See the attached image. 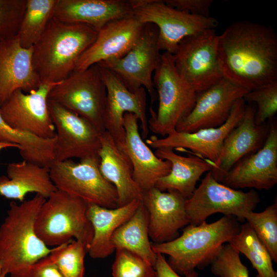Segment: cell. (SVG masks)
Listing matches in <instances>:
<instances>
[{
	"label": "cell",
	"instance_id": "obj_1",
	"mask_svg": "<svg viewBox=\"0 0 277 277\" xmlns=\"http://www.w3.org/2000/svg\"><path fill=\"white\" fill-rule=\"evenodd\" d=\"M223 78L249 91L277 82V35L270 26L239 21L217 35Z\"/></svg>",
	"mask_w": 277,
	"mask_h": 277
},
{
	"label": "cell",
	"instance_id": "obj_2",
	"mask_svg": "<svg viewBox=\"0 0 277 277\" xmlns=\"http://www.w3.org/2000/svg\"><path fill=\"white\" fill-rule=\"evenodd\" d=\"M46 200L36 194L21 204L10 203L0 226V265L10 277H28L30 267L53 250L37 236L34 229L36 215Z\"/></svg>",
	"mask_w": 277,
	"mask_h": 277
},
{
	"label": "cell",
	"instance_id": "obj_3",
	"mask_svg": "<svg viewBox=\"0 0 277 277\" xmlns=\"http://www.w3.org/2000/svg\"><path fill=\"white\" fill-rule=\"evenodd\" d=\"M97 34L96 30L87 25L52 17L33 46V66L41 83H58L67 78Z\"/></svg>",
	"mask_w": 277,
	"mask_h": 277
},
{
	"label": "cell",
	"instance_id": "obj_4",
	"mask_svg": "<svg viewBox=\"0 0 277 277\" xmlns=\"http://www.w3.org/2000/svg\"><path fill=\"white\" fill-rule=\"evenodd\" d=\"M240 226L237 219L224 215L211 223L204 221L197 225L189 224L181 235L168 242L152 244L155 253L166 254L171 268L185 276L208 265L221 247L235 235Z\"/></svg>",
	"mask_w": 277,
	"mask_h": 277
},
{
	"label": "cell",
	"instance_id": "obj_5",
	"mask_svg": "<svg viewBox=\"0 0 277 277\" xmlns=\"http://www.w3.org/2000/svg\"><path fill=\"white\" fill-rule=\"evenodd\" d=\"M88 205L83 200L57 189L46 199L36 215L34 229L37 236L52 248L73 240L88 250L93 235Z\"/></svg>",
	"mask_w": 277,
	"mask_h": 277
},
{
	"label": "cell",
	"instance_id": "obj_6",
	"mask_svg": "<svg viewBox=\"0 0 277 277\" xmlns=\"http://www.w3.org/2000/svg\"><path fill=\"white\" fill-rule=\"evenodd\" d=\"M159 98L155 113L150 109L149 130L166 136L175 130L177 124L193 107L197 93L180 77L173 62L172 54L164 52L153 77Z\"/></svg>",
	"mask_w": 277,
	"mask_h": 277
},
{
	"label": "cell",
	"instance_id": "obj_7",
	"mask_svg": "<svg viewBox=\"0 0 277 277\" xmlns=\"http://www.w3.org/2000/svg\"><path fill=\"white\" fill-rule=\"evenodd\" d=\"M132 14L143 24H152L158 30L160 50L173 54L184 38L215 29L218 21L179 10L162 0H130Z\"/></svg>",
	"mask_w": 277,
	"mask_h": 277
},
{
	"label": "cell",
	"instance_id": "obj_8",
	"mask_svg": "<svg viewBox=\"0 0 277 277\" xmlns=\"http://www.w3.org/2000/svg\"><path fill=\"white\" fill-rule=\"evenodd\" d=\"M106 98V88L98 64L73 71L51 90L48 97L85 118L101 132L105 131Z\"/></svg>",
	"mask_w": 277,
	"mask_h": 277
},
{
	"label": "cell",
	"instance_id": "obj_9",
	"mask_svg": "<svg viewBox=\"0 0 277 277\" xmlns=\"http://www.w3.org/2000/svg\"><path fill=\"white\" fill-rule=\"evenodd\" d=\"M99 157L55 162L50 168L51 179L57 189L77 197L89 204L118 207L114 186L102 175Z\"/></svg>",
	"mask_w": 277,
	"mask_h": 277
},
{
	"label": "cell",
	"instance_id": "obj_10",
	"mask_svg": "<svg viewBox=\"0 0 277 277\" xmlns=\"http://www.w3.org/2000/svg\"><path fill=\"white\" fill-rule=\"evenodd\" d=\"M260 201L254 189L244 192L229 187L215 180L209 171L186 200V210L189 224L193 225L216 213L244 220L245 215L253 211Z\"/></svg>",
	"mask_w": 277,
	"mask_h": 277
},
{
	"label": "cell",
	"instance_id": "obj_11",
	"mask_svg": "<svg viewBox=\"0 0 277 277\" xmlns=\"http://www.w3.org/2000/svg\"><path fill=\"white\" fill-rule=\"evenodd\" d=\"M217 36L215 29H211L186 37L172 54L180 77L197 93L223 78L218 62Z\"/></svg>",
	"mask_w": 277,
	"mask_h": 277
},
{
	"label": "cell",
	"instance_id": "obj_12",
	"mask_svg": "<svg viewBox=\"0 0 277 277\" xmlns=\"http://www.w3.org/2000/svg\"><path fill=\"white\" fill-rule=\"evenodd\" d=\"M160 51L157 27L146 24L140 39L126 54L97 64L113 72L130 91L144 88L153 103L157 96L152 75L160 64Z\"/></svg>",
	"mask_w": 277,
	"mask_h": 277
},
{
	"label": "cell",
	"instance_id": "obj_13",
	"mask_svg": "<svg viewBox=\"0 0 277 277\" xmlns=\"http://www.w3.org/2000/svg\"><path fill=\"white\" fill-rule=\"evenodd\" d=\"M45 83L27 93L15 91L0 106V112L5 122L16 130L43 138L56 136L48 105V95L58 83Z\"/></svg>",
	"mask_w": 277,
	"mask_h": 277
},
{
	"label": "cell",
	"instance_id": "obj_14",
	"mask_svg": "<svg viewBox=\"0 0 277 277\" xmlns=\"http://www.w3.org/2000/svg\"><path fill=\"white\" fill-rule=\"evenodd\" d=\"M48 105L56 132L55 162L98 157L103 132L85 118L48 98Z\"/></svg>",
	"mask_w": 277,
	"mask_h": 277
},
{
	"label": "cell",
	"instance_id": "obj_15",
	"mask_svg": "<svg viewBox=\"0 0 277 277\" xmlns=\"http://www.w3.org/2000/svg\"><path fill=\"white\" fill-rule=\"evenodd\" d=\"M98 65L107 91L104 116L105 130L121 147L125 137L124 115L131 113L138 117L142 130L141 136L143 139L146 138L149 130L146 115V89L141 87L133 92L130 91L113 72Z\"/></svg>",
	"mask_w": 277,
	"mask_h": 277
},
{
	"label": "cell",
	"instance_id": "obj_16",
	"mask_svg": "<svg viewBox=\"0 0 277 277\" xmlns=\"http://www.w3.org/2000/svg\"><path fill=\"white\" fill-rule=\"evenodd\" d=\"M245 107L244 98L237 100L233 105L228 119L220 127L202 129L190 133L175 130L162 138L152 136L146 140V143L149 147L155 149H187L213 164L220 155L225 138L242 120Z\"/></svg>",
	"mask_w": 277,
	"mask_h": 277
},
{
	"label": "cell",
	"instance_id": "obj_17",
	"mask_svg": "<svg viewBox=\"0 0 277 277\" xmlns=\"http://www.w3.org/2000/svg\"><path fill=\"white\" fill-rule=\"evenodd\" d=\"M249 92L223 78L206 90L197 93L190 112L176 125L179 132H193L220 127L228 119L234 102Z\"/></svg>",
	"mask_w": 277,
	"mask_h": 277
},
{
	"label": "cell",
	"instance_id": "obj_18",
	"mask_svg": "<svg viewBox=\"0 0 277 277\" xmlns=\"http://www.w3.org/2000/svg\"><path fill=\"white\" fill-rule=\"evenodd\" d=\"M222 183L232 188L270 190L277 183V127L273 122L263 146L239 161Z\"/></svg>",
	"mask_w": 277,
	"mask_h": 277
},
{
	"label": "cell",
	"instance_id": "obj_19",
	"mask_svg": "<svg viewBox=\"0 0 277 277\" xmlns=\"http://www.w3.org/2000/svg\"><path fill=\"white\" fill-rule=\"evenodd\" d=\"M145 26L133 15L107 24L97 31L95 41L80 56L74 71L124 56L137 42Z\"/></svg>",
	"mask_w": 277,
	"mask_h": 277
},
{
	"label": "cell",
	"instance_id": "obj_20",
	"mask_svg": "<svg viewBox=\"0 0 277 277\" xmlns=\"http://www.w3.org/2000/svg\"><path fill=\"white\" fill-rule=\"evenodd\" d=\"M187 199L175 191H162L154 187L143 192L142 202L149 217V235L154 244L177 238L179 230L189 224Z\"/></svg>",
	"mask_w": 277,
	"mask_h": 277
},
{
	"label": "cell",
	"instance_id": "obj_21",
	"mask_svg": "<svg viewBox=\"0 0 277 277\" xmlns=\"http://www.w3.org/2000/svg\"><path fill=\"white\" fill-rule=\"evenodd\" d=\"M256 108L246 105L240 123L225 138L220 155L210 171L213 177L222 182L225 174L239 161L260 149L267 136L269 127L255 122Z\"/></svg>",
	"mask_w": 277,
	"mask_h": 277
},
{
	"label": "cell",
	"instance_id": "obj_22",
	"mask_svg": "<svg viewBox=\"0 0 277 277\" xmlns=\"http://www.w3.org/2000/svg\"><path fill=\"white\" fill-rule=\"evenodd\" d=\"M33 47H23L17 36L0 42V106L16 90L28 93L41 85L32 63Z\"/></svg>",
	"mask_w": 277,
	"mask_h": 277
},
{
	"label": "cell",
	"instance_id": "obj_23",
	"mask_svg": "<svg viewBox=\"0 0 277 277\" xmlns=\"http://www.w3.org/2000/svg\"><path fill=\"white\" fill-rule=\"evenodd\" d=\"M138 117L131 113L124 115L125 137L120 147L128 157L133 168V177L143 192L154 187L169 173L171 164L158 157L145 143L140 133Z\"/></svg>",
	"mask_w": 277,
	"mask_h": 277
},
{
	"label": "cell",
	"instance_id": "obj_24",
	"mask_svg": "<svg viewBox=\"0 0 277 277\" xmlns=\"http://www.w3.org/2000/svg\"><path fill=\"white\" fill-rule=\"evenodd\" d=\"M132 15L130 1L56 0L52 18L86 24L98 31L113 21Z\"/></svg>",
	"mask_w": 277,
	"mask_h": 277
},
{
	"label": "cell",
	"instance_id": "obj_25",
	"mask_svg": "<svg viewBox=\"0 0 277 277\" xmlns=\"http://www.w3.org/2000/svg\"><path fill=\"white\" fill-rule=\"evenodd\" d=\"M98 157L102 175L116 189L118 207L135 200L142 201L143 191L133 177L128 157L106 131L102 133Z\"/></svg>",
	"mask_w": 277,
	"mask_h": 277
},
{
	"label": "cell",
	"instance_id": "obj_26",
	"mask_svg": "<svg viewBox=\"0 0 277 277\" xmlns=\"http://www.w3.org/2000/svg\"><path fill=\"white\" fill-rule=\"evenodd\" d=\"M154 153L171 164L169 173L160 179L155 187L162 191L178 192L187 200L195 190L200 177L212 168L210 161L196 155H180L171 148L156 149Z\"/></svg>",
	"mask_w": 277,
	"mask_h": 277
},
{
	"label": "cell",
	"instance_id": "obj_27",
	"mask_svg": "<svg viewBox=\"0 0 277 277\" xmlns=\"http://www.w3.org/2000/svg\"><path fill=\"white\" fill-rule=\"evenodd\" d=\"M7 174L0 176V195L9 199L22 202L33 192L47 199L57 190L46 167L23 160L8 164Z\"/></svg>",
	"mask_w": 277,
	"mask_h": 277
},
{
	"label": "cell",
	"instance_id": "obj_28",
	"mask_svg": "<svg viewBox=\"0 0 277 277\" xmlns=\"http://www.w3.org/2000/svg\"><path fill=\"white\" fill-rule=\"evenodd\" d=\"M142 201L135 200L114 208L89 204L88 217L93 230V235L87 250L93 259H104L115 250L111 240L116 231L134 213Z\"/></svg>",
	"mask_w": 277,
	"mask_h": 277
},
{
	"label": "cell",
	"instance_id": "obj_29",
	"mask_svg": "<svg viewBox=\"0 0 277 277\" xmlns=\"http://www.w3.org/2000/svg\"><path fill=\"white\" fill-rule=\"evenodd\" d=\"M148 223V213L142 201L132 216L116 230L111 242L115 250H128L154 268L156 254L149 240Z\"/></svg>",
	"mask_w": 277,
	"mask_h": 277
},
{
	"label": "cell",
	"instance_id": "obj_30",
	"mask_svg": "<svg viewBox=\"0 0 277 277\" xmlns=\"http://www.w3.org/2000/svg\"><path fill=\"white\" fill-rule=\"evenodd\" d=\"M55 142L56 137L43 138L13 129L0 112V142L18 145L24 160L50 168L55 162Z\"/></svg>",
	"mask_w": 277,
	"mask_h": 277
},
{
	"label": "cell",
	"instance_id": "obj_31",
	"mask_svg": "<svg viewBox=\"0 0 277 277\" xmlns=\"http://www.w3.org/2000/svg\"><path fill=\"white\" fill-rule=\"evenodd\" d=\"M228 243L250 261L257 271L256 277H277L270 253L247 222Z\"/></svg>",
	"mask_w": 277,
	"mask_h": 277
},
{
	"label": "cell",
	"instance_id": "obj_32",
	"mask_svg": "<svg viewBox=\"0 0 277 277\" xmlns=\"http://www.w3.org/2000/svg\"><path fill=\"white\" fill-rule=\"evenodd\" d=\"M56 0H27L17 33L21 46L33 47L39 40L52 17Z\"/></svg>",
	"mask_w": 277,
	"mask_h": 277
},
{
	"label": "cell",
	"instance_id": "obj_33",
	"mask_svg": "<svg viewBox=\"0 0 277 277\" xmlns=\"http://www.w3.org/2000/svg\"><path fill=\"white\" fill-rule=\"evenodd\" d=\"M244 219L265 246L272 261L277 263L276 201L262 212L247 213Z\"/></svg>",
	"mask_w": 277,
	"mask_h": 277
},
{
	"label": "cell",
	"instance_id": "obj_34",
	"mask_svg": "<svg viewBox=\"0 0 277 277\" xmlns=\"http://www.w3.org/2000/svg\"><path fill=\"white\" fill-rule=\"evenodd\" d=\"M86 253L84 244L73 240L54 247L49 255L64 277H83Z\"/></svg>",
	"mask_w": 277,
	"mask_h": 277
},
{
	"label": "cell",
	"instance_id": "obj_35",
	"mask_svg": "<svg viewBox=\"0 0 277 277\" xmlns=\"http://www.w3.org/2000/svg\"><path fill=\"white\" fill-rule=\"evenodd\" d=\"M112 266L113 277H155L154 268L142 258L128 250L115 249Z\"/></svg>",
	"mask_w": 277,
	"mask_h": 277
},
{
	"label": "cell",
	"instance_id": "obj_36",
	"mask_svg": "<svg viewBox=\"0 0 277 277\" xmlns=\"http://www.w3.org/2000/svg\"><path fill=\"white\" fill-rule=\"evenodd\" d=\"M240 253L228 243L223 245L211 262V271L218 277H249Z\"/></svg>",
	"mask_w": 277,
	"mask_h": 277
},
{
	"label": "cell",
	"instance_id": "obj_37",
	"mask_svg": "<svg viewBox=\"0 0 277 277\" xmlns=\"http://www.w3.org/2000/svg\"><path fill=\"white\" fill-rule=\"evenodd\" d=\"M245 101L257 105L255 114L256 125L265 124L277 112V82L249 91L244 97Z\"/></svg>",
	"mask_w": 277,
	"mask_h": 277
},
{
	"label": "cell",
	"instance_id": "obj_38",
	"mask_svg": "<svg viewBox=\"0 0 277 277\" xmlns=\"http://www.w3.org/2000/svg\"><path fill=\"white\" fill-rule=\"evenodd\" d=\"M27 0H0V42L17 35Z\"/></svg>",
	"mask_w": 277,
	"mask_h": 277
},
{
	"label": "cell",
	"instance_id": "obj_39",
	"mask_svg": "<svg viewBox=\"0 0 277 277\" xmlns=\"http://www.w3.org/2000/svg\"><path fill=\"white\" fill-rule=\"evenodd\" d=\"M168 5L192 14L210 16L209 9L212 0H166Z\"/></svg>",
	"mask_w": 277,
	"mask_h": 277
},
{
	"label": "cell",
	"instance_id": "obj_40",
	"mask_svg": "<svg viewBox=\"0 0 277 277\" xmlns=\"http://www.w3.org/2000/svg\"><path fill=\"white\" fill-rule=\"evenodd\" d=\"M28 277H64L49 254L38 261L30 268Z\"/></svg>",
	"mask_w": 277,
	"mask_h": 277
},
{
	"label": "cell",
	"instance_id": "obj_41",
	"mask_svg": "<svg viewBox=\"0 0 277 277\" xmlns=\"http://www.w3.org/2000/svg\"><path fill=\"white\" fill-rule=\"evenodd\" d=\"M156 254V260L154 266L156 277H199L197 272L195 270L185 276L179 275L174 271L168 264L164 255Z\"/></svg>",
	"mask_w": 277,
	"mask_h": 277
},
{
	"label": "cell",
	"instance_id": "obj_42",
	"mask_svg": "<svg viewBox=\"0 0 277 277\" xmlns=\"http://www.w3.org/2000/svg\"><path fill=\"white\" fill-rule=\"evenodd\" d=\"M7 148H16L18 149H20V147L16 144L10 143H5V142H0V152L4 149Z\"/></svg>",
	"mask_w": 277,
	"mask_h": 277
},
{
	"label": "cell",
	"instance_id": "obj_43",
	"mask_svg": "<svg viewBox=\"0 0 277 277\" xmlns=\"http://www.w3.org/2000/svg\"><path fill=\"white\" fill-rule=\"evenodd\" d=\"M7 275L5 273V272L3 271L2 269L1 265H0V277H6Z\"/></svg>",
	"mask_w": 277,
	"mask_h": 277
},
{
	"label": "cell",
	"instance_id": "obj_44",
	"mask_svg": "<svg viewBox=\"0 0 277 277\" xmlns=\"http://www.w3.org/2000/svg\"><path fill=\"white\" fill-rule=\"evenodd\" d=\"M155 277H156V276H155Z\"/></svg>",
	"mask_w": 277,
	"mask_h": 277
}]
</instances>
